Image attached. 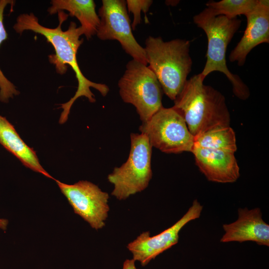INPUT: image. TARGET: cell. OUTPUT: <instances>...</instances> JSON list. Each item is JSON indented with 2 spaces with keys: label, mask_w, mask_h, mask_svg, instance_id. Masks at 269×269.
<instances>
[{
  "label": "cell",
  "mask_w": 269,
  "mask_h": 269,
  "mask_svg": "<svg viewBox=\"0 0 269 269\" xmlns=\"http://www.w3.org/2000/svg\"><path fill=\"white\" fill-rule=\"evenodd\" d=\"M203 206L195 199L186 213L175 224L159 234L150 236L149 231L142 233L127 245L133 255V259L139 262L142 267L152 260L176 245L181 230L189 222L199 218Z\"/></svg>",
  "instance_id": "cell-10"
},
{
  "label": "cell",
  "mask_w": 269,
  "mask_h": 269,
  "mask_svg": "<svg viewBox=\"0 0 269 269\" xmlns=\"http://www.w3.org/2000/svg\"><path fill=\"white\" fill-rule=\"evenodd\" d=\"M59 24L54 28L41 25L38 18L32 13H23L18 16L13 28L21 34L24 31L30 30L45 37L47 41L53 47L55 53L48 56L50 63L54 64L56 72L60 75L66 73L68 66L74 71L78 81V88L74 96L66 103L61 104L63 109L59 123H65L68 117L70 109L74 102L80 97H85L91 103L96 102L95 95L91 91L93 88L98 90L103 96H106L109 91L108 86L104 84L93 82L88 79L80 70L77 60V53L83 39L80 26L71 21L66 30H63L62 25L68 18V14L63 11L58 12Z\"/></svg>",
  "instance_id": "cell-1"
},
{
  "label": "cell",
  "mask_w": 269,
  "mask_h": 269,
  "mask_svg": "<svg viewBox=\"0 0 269 269\" xmlns=\"http://www.w3.org/2000/svg\"><path fill=\"white\" fill-rule=\"evenodd\" d=\"M151 147L167 153L191 152L194 136L182 117L172 107L161 108L139 127Z\"/></svg>",
  "instance_id": "cell-7"
},
{
  "label": "cell",
  "mask_w": 269,
  "mask_h": 269,
  "mask_svg": "<svg viewBox=\"0 0 269 269\" xmlns=\"http://www.w3.org/2000/svg\"><path fill=\"white\" fill-rule=\"evenodd\" d=\"M47 10L50 14L67 10L71 16L77 18L81 23L83 34L89 39L96 34L100 24V18L96 11L93 0H52Z\"/></svg>",
  "instance_id": "cell-15"
},
{
  "label": "cell",
  "mask_w": 269,
  "mask_h": 269,
  "mask_svg": "<svg viewBox=\"0 0 269 269\" xmlns=\"http://www.w3.org/2000/svg\"><path fill=\"white\" fill-rule=\"evenodd\" d=\"M14 2L11 0H0V46L8 37L3 24L4 11L8 4L12 5ZM19 94L15 86L5 77L0 68V101L7 103L10 99Z\"/></svg>",
  "instance_id": "cell-18"
},
{
  "label": "cell",
  "mask_w": 269,
  "mask_h": 269,
  "mask_svg": "<svg viewBox=\"0 0 269 269\" xmlns=\"http://www.w3.org/2000/svg\"><path fill=\"white\" fill-rule=\"evenodd\" d=\"M131 148L127 160L120 167L114 168L108 176L114 185L111 193L119 200L147 188L151 179L152 147L147 136L143 134L132 133Z\"/></svg>",
  "instance_id": "cell-5"
},
{
  "label": "cell",
  "mask_w": 269,
  "mask_h": 269,
  "mask_svg": "<svg viewBox=\"0 0 269 269\" xmlns=\"http://www.w3.org/2000/svg\"><path fill=\"white\" fill-rule=\"evenodd\" d=\"M126 5L127 9L134 15L132 22V30H135L136 26L140 23L141 11L145 13L148 11L153 1L150 0H127Z\"/></svg>",
  "instance_id": "cell-19"
},
{
  "label": "cell",
  "mask_w": 269,
  "mask_h": 269,
  "mask_svg": "<svg viewBox=\"0 0 269 269\" xmlns=\"http://www.w3.org/2000/svg\"><path fill=\"white\" fill-rule=\"evenodd\" d=\"M55 181L75 213L96 230L105 226L110 210L108 193L86 180H80L73 184Z\"/></svg>",
  "instance_id": "cell-9"
},
{
  "label": "cell",
  "mask_w": 269,
  "mask_h": 269,
  "mask_svg": "<svg viewBox=\"0 0 269 269\" xmlns=\"http://www.w3.org/2000/svg\"><path fill=\"white\" fill-rule=\"evenodd\" d=\"M247 26L236 46L231 52L230 62L244 65L250 52L257 45L269 43V1L259 0L257 4L245 15Z\"/></svg>",
  "instance_id": "cell-11"
},
{
  "label": "cell",
  "mask_w": 269,
  "mask_h": 269,
  "mask_svg": "<svg viewBox=\"0 0 269 269\" xmlns=\"http://www.w3.org/2000/svg\"><path fill=\"white\" fill-rule=\"evenodd\" d=\"M98 15L100 24L96 33L97 37L102 40L118 41L133 59L147 65L144 48L133 35L126 1L103 0Z\"/></svg>",
  "instance_id": "cell-8"
},
{
  "label": "cell",
  "mask_w": 269,
  "mask_h": 269,
  "mask_svg": "<svg viewBox=\"0 0 269 269\" xmlns=\"http://www.w3.org/2000/svg\"><path fill=\"white\" fill-rule=\"evenodd\" d=\"M191 152L196 164L207 179L218 183H233L240 177L234 153L194 146Z\"/></svg>",
  "instance_id": "cell-13"
},
{
  "label": "cell",
  "mask_w": 269,
  "mask_h": 269,
  "mask_svg": "<svg viewBox=\"0 0 269 269\" xmlns=\"http://www.w3.org/2000/svg\"><path fill=\"white\" fill-rule=\"evenodd\" d=\"M123 101L133 105L142 123L149 120L162 108V88L147 65L132 59L118 81Z\"/></svg>",
  "instance_id": "cell-6"
},
{
  "label": "cell",
  "mask_w": 269,
  "mask_h": 269,
  "mask_svg": "<svg viewBox=\"0 0 269 269\" xmlns=\"http://www.w3.org/2000/svg\"><path fill=\"white\" fill-rule=\"evenodd\" d=\"M8 220L5 219L0 218V229L3 231H5L8 225Z\"/></svg>",
  "instance_id": "cell-21"
},
{
  "label": "cell",
  "mask_w": 269,
  "mask_h": 269,
  "mask_svg": "<svg viewBox=\"0 0 269 269\" xmlns=\"http://www.w3.org/2000/svg\"><path fill=\"white\" fill-rule=\"evenodd\" d=\"M236 221L223 225L225 232L222 243L252 241L261 246H269V225L262 218L260 208L251 210L239 208Z\"/></svg>",
  "instance_id": "cell-12"
},
{
  "label": "cell",
  "mask_w": 269,
  "mask_h": 269,
  "mask_svg": "<svg viewBox=\"0 0 269 269\" xmlns=\"http://www.w3.org/2000/svg\"><path fill=\"white\" fill-rule=\"evenodd\" d=\"M194 146L234 153L237 149L235 134L230 126L212 129L194 136Z\"/></svg>",
  "instance_id": "cell-16"
},
{
  "label": "cell",
  "mask_w": 269,
  "mask_h": 269,
  "mask_svg": "<svg viewBox=\"0 0 269 269\" xmlns=\"http://www.w3.org/2000/svg\"><path fill=\"white\" fill-rule=\"evenodd\" d=\"M135 261L132 259H127L124 262L123 269H138L135 265Z\"/></svg>",
  "instance_id": "cell-20"
},
{
  "label": "cell",
  "mask_w": 269,
  "mask_h": 269,
  "mask_svg": "<svg viewBox=\"0 0 269 269\" xmlns=\"http://www.w3.org/2000/svg\"><path fill=\"white\" fill-rule=\"evenodd\" d=\"M205 78L200 73L187 80L172 107L184 119L194 136L230 126V115L224 96L204 84Z\"/></svg>",
  "instance_id": "cell-2"
},
{
  "label": "cell",
  "mask_w": 269,
  "mask_h": 269,
  "mask_svg": "<svg viewBox=\"0 0 269 269\" xmlns=\"http://www.w3.org/2000/svg\"><path fill=\"white\" fill-rule=\"evenodd\" d=\"M0 144L25 167L54 179L39 163L36 152L21 138L14 126L0 115Z\"/></svg>",
  "instance_id": "cell-14"
},
{
  "label": "cell",
  "mask_w": 269,
  "mask_h": 269,
  "mask_svg": "<svg viewBox=\"0 0 269 269\" xmlns=\"http://www.w3.org/2000/svg\"><path fill=\"white\" fill-rule=\"evenodd\" d=\"M259 0H213L206 4L215 15H224L230 18L238 15H246L257 4Z\"/></svg>",
  "instance_id": "cell-17"
},
{
  "label": "cell",
  "mask_w": 269,
  "mask_h": 269,
  "mask_svg": "<svg viewBox=\"0 0 269 269\" xmlns=\"http://www.w3.org/2000/svg\"><path fill=\"white\" fill-rule=\"evenodd\" d=\"M190 42L174 39L165 41L149 36L144 47L148 67L153 72L164 94L174 100L182 89L191 71Z\"/></svg>",
  "instance_id": "cell-3"
},
{
  "label": "cell",
  "mask_w": 269,
  "mask_h": 269,
  "mask_svg": "<svg viewBox=\"0 0 269 269\" xmlns=\"http://www.w3.org/2000/svg\"><path fill=\"white\" fill-rule=\"evenodd\" d=\"M193 21L205 32L208 41L206 61L201 74L206 78L214 71L223 73L231 83L234 95L240 99H247L250 90L238 75L229 70L226 56L228 45L240 28L241 20L215 15L206 7L193 17Z\"/></svg>",
  "instance_id": "cell-4"
}]
</instances>
